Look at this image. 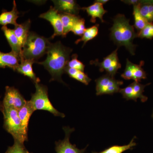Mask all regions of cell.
Returning a JSON list of instances; mask_svg holds the SVG:
<instances>
[{"label":"cell","mask_w":153,"mask_h":153,"mask_svg":"<svg viewBox=\"0 0 153 153\" xmlns=\"http://www.w3.org/2000/svg\"><path fill=\"white\" fill-rule=\"evenodd\" d=\"M71 52L72 49L63 46L60 42L51 43L46 60L38 63L43 65L49 71L52 76L50 81L57 80L63 82L61 76L65 72Z\"/></svg>","instance_id":"1"},{"label":"cell","mask_w":153,"mask_h":153,"mask_svg":"<svg viewBox=\"0 0 153 153\" xmlns=\"http://www.w3.org/2000/svg\"><path fill=\"white\" fill-rule=\"evenodd\" d=\"M113 25L110 29L111 40L118 47L123 46L131 55H135L136 46L133 41L137 37L133 26L130 24V19L123 14H118L113 19Z\"/></svg>","instance_id":"2"},{"label":"cell","mask_w":153,"mask_h":153,"mask_svg":"<svg viewBox=\"0 0 153 153\" xmlns=\"http://www.w3.org/2000/svg\"><path fill=\"white\" fill-rule=\"evenodd\" d=\"M50 44L47 38L30 32L22 48L21 60L28 59L36 61L47 53Z\"/></svg>","instance_id":"3"},{"label":"cell","mask_w":153,"mask_h":153,"mask_svg":"<svg viewBox=\"0 0 153 153\" xmlns=\"http://www.w3.org/2000/svg\"><path fill=\"white\" fill-rule=\"evenodd\" d=\"M36 91L32 94L30 100L35 111L38 110L46 111L55 116L64 118L65 115L59 112L53 106L48 97V88L47 86L39 83H35Z\"/></svg>","instance_id":"4"},{"label":"cell","mask_w":153,"mask_h":153,"mask_svg":"<svg viewBox=\"0 0 153 153\" xmlns=\"http://www.w3.org/2000/svg\"><path fill=\"white\" fill-rule=\"evenodd\" d=\"M1 111L4 115V128L13 136L14 140L25 143L27 140L23 134L18 110L3 107Z\"/></svg>","instance_id":"5"},{"label":"cell","mask_w":153,"mask_h":153,"mask_svg":"<svg viewBox=\"0 0 153 153\" xmlns=\"http://www.w3.org/2000/svg\"><path fill=\"white\" fill-rule=\"evenodd\" d=\"M96 90L97 95L112 94L119 92L120 86L123 84V81L117 80L114 77L106 74L96 79Z\"/></svg>","instance_id":"6"},{"label":"cell","mask_w":153,"mask_h":153,"mask_svg":"<svg viewBox=\"0 0 153 153\" xmlns=\"http://www.w3.org/2000/svg\"><path fill=\"white\" fill-rule=\"evenodd\" d=\"M118 48L111 52L109 55L105 57L102 62H100L97 59L91 60L90 64L98 66L101 72L105 71L107 74L114 77L118 70L121 67L117 55Z\"/></svg>","instance_id":"7"},{"label":"cell","mask_w":153,"mask_h":153,"mask_svg":"<svg viewBox=\"0 0 153 153\" xmlns=\"http://www.w3.org/2000/svg\"><path fill=\"white\" fill-rule=\"evenodd\" d=\"M27 101L17 88L6 86L5 93L2 102L3 107L13 108L19 111L25 105Z\"/></svg>","instance_id":"8"},{"label":"cell","mask_w":153,"mask_h":153,"mask_svg":"<svg viewBox=\"0 0 153 153\" xmlns=\"http://www.w3.org/2000/svg\"><path fill=\"white\" fill-rule=\"evenodd\" d=\"M63 130L65 132V136L62 140L55 142V151L57 153H84L86 150V147L82 149L76 147L75 145L71 144L69 141L70 135L74 131V128L69 127H64Z\"/></svg>","instance_id":"9"},{"label":"cell","mask_w":153,"mask_h":153,"mask_svg":"<svg viewBox=\"0 0 153 153\" xmlns=\"http://www.w3.org/2000/svg\"><path fill=\"white\" fill-rule=\"evenodd\" d=\"M39 17L50 22L54 28V33L52 36V39L56 36H63V26L60 14L55 7H50L49 10L41 14Z\"/></svg>","instance_id":"10"},{"label":"cell","mask_w":153,"mask_h":153,"mask_svg":"<svg viewBox=\"0 0 153 153\" xmlns=\"http://www.w3.org/2000/svg\"><path fill=\"white\" fill-rule=\"evenodd\" d=\"M33 105L30 101H27L26 104L18 111L19 117L21 120L23 134L26 140H28V125L30 117L35 111Z\"/></svg>","instance_id":"11"},{"label":"cell","mask_w":153,"mask_h":153,"mask_svg":"<svg viewBox=\"0 0 153 153\" xmlns=\"http://www.w3.org/2000/svg\"><path fill=\"white\" fill-rule=\"evenodd\" d=\"M55 7L59 13L76 15L80 10L79 5L74 0H57L52 1Z\"/></svg>","instance_id":"12"},{"label":"cell","mask_w":153,"mask_h":153,"mask_svg":"<svg viewBox=\"0 0 153 153\" xmlns=\"http://www.w3.org/2000/svg\"><path fill=\"white\" fill-rule=\"evenodd\" d=\"M35 63L37 62L34 60L22 59L20 61V63L16 67L14 71L27 76L34 82L35 84L39 83L40 79L38 77H36V74L33 70V65Z\"/></svg>","instance_id":"13"},{"label":"cell","mask_w":153,"mask_h":153,"mask_svg":"<svg viewBox=\"0 0 153 153\" xmlns=\"http://www.w3.org/2000/svg\"><path fill=\"white\" fill-rule=\"evenodd\" d=\"M20 61V56L13 51L9 53H4L0 51V68L8 67L15 70Z\"/></svg>","instance_id":"14"},{"label":"cell","mask_w":153,"mask_h":153,"mask_svg":"<svg viewBox=\"0 0 153 153\" xmlns=\"http://www.w3.org/2000/svg\"><path fill=\"white\" fill-rule=\"evenodd\" d=\"M87 13L88 16L91 17V22L95 23L97 18L100 19L102 22H104L103 16L107 11L105 10L103 5L97 2H95L93 4L88 7L81 8Z\"/></svg>","instance_id":"15"},{"label":"cell","mask_w":153,"mask_h":153,"mask_svg":"<svg viewBox=\"0 0 153 153\" xmlns=\"http://www.w3.org/2000/svg\"><path fill=\"white\" fill-rule=\"evenodd\" d=\"M13 7L12 10L3 11L0 15V25L7 26V25L11 24L16 26L18 25L17 20L19 18L20 13L17 10V5L16 1L13 2Z\"/></svg>","instance_id":"16"},{"label":"cell","mask_w":153,"mask_h":153,"mask_svg":"<svg viewBox=\"0 0 153 153\" xmlns=\"http://www.w3.org/2000/svg\"><path fill=\"white\" fill-rule=\"evenodd\" d=\"M1 30L10 46L12 51L19 55L21 57L22 49L19 44V40L14 33L13 30L8 28L7 26H3L2 27Z\"/></svg>","instance_id":"17"},{"label":"cell","mask_w":153,"mask_h":153,"mask_svg":"<svg viewBox=\"0 0 153 153\" xmlns=\"http://www.w3.org/2000/svg\"><path fill=\"white\" fill-rule=\"evenodd\" d=\"M30 25L31 21L28 20L25 23L20 25L18 24L15 26L13 29L14 33L19 40V44L22 49L30 33Z\"/></svg>","instance_id":"18"},{"label":"cell","mask_w":153,"mask_h":153,"mask_svg":"<svg viewBox=\"0 0 153 153\" xmlns=\"http://www.w3.org/2000/svg\"><path fill=\"white\" fill-rule=\"evenodd\" d=\"M60 13L63 26V35L62 36L65 37L68 33L71 32L72 28L80 18L79 16L72 14Z\"/></svg>","instance_id":"19"},{"label":"cell","mask_w":153,"mask_h":153,"mask_svg":"<svg viewBox=\"0 0 153 153\" xmlns=\"http://www.w3.org/2000/svg\"><path fill=\"white\" fill-rule=\"evenodd\" d=\"M65 72H66L71 78L76 79L85 85H88L91 80L84 72L74 68H68L66 66L65 69Z\"/></svg>","instance_id":"20"},{"label":"cell","mask_w":153,"mask_h":153,"mask_svg":"<svg viewBox=\"0 0 153 153\" xmlns=\"http://www.w3.org/2000/svg\"><path fill=\"white\" fill-rule=\"evenodd\" d=\"M99 25L97 24L90 28H87L82 35V37L75 41L76 44H78L80 42H83V47L88 41L92 40L95 38L98 34Z\"/></svg>","instance_id":"21"},{"label":"cell","mask_w":153,"mask_h":153,"mask_svg":"<svg viewBox=\"0 0 153 153\" xmlns=\"http://www.w3.org/2000/svg\"><path fill=\"white\" fill-rule=\"evenodd\" d=\"M135 138V137H134L128 145L122 146L115 145L108 148L100 152H93L92 153H123L126 151L132 149L136 145V143L134 142Z\"/></svg>","instance_id":"22"},{"label":"cell","mask_w":153,"mask_h":153,"mask_svg":"<svg viewBox=\"0 0 153 153\" xmlns=\"http://www.w3.org/2000/svg\"><path fill=\"white\" fill-rule=\"evenodd\" d=\"M144 62L141 61L139 65L131 63L132 73L133 79L136 82H140L142 79L146 78V74L144 70L142 68L143 66Z\"/></svg>","instance_id":"23"},{"label":"cell","mask_w":153,"mask_h":153,"mask_svg":"<svg viewBox=\"0 0 153 153\" xmlns=\"http://www.w3.org/2000/svg\"><path fill=\"white\" fill-rule=\"evenodd\" d=\"M133 14L134 20V27L139 32H140L144 27L149 22L140 13L137 6H133Z\"/></svg>","instance_id":"24"},{"label":"cell","mask_w":153,"mask_h":153,"mask_svg":"<svg viewBox=\"0 0 153 153\" xmlns=\"http://www.w3.org/2000/svg\"><path fill=\"white\" fill-rule=\"evenodd\" d=\"M131 84L133 89L134 94L136 99H137L138 98L140 99L143 102L146 101L147 100V97L144 95L143 93L144 89L145 87L149 84L143 85L140 84L139 82L134 81Z\"/></svg>","instance_id":"25"},{"label":"cell","mask_w":153,"mask_h":153,"mask_svg":"<svg viewBox=\"0 0 153 153\" xmlns=\"http://www.w3.org/2000/svg\"><path fill=\"white\" fill-rule=\"evenodd\" d=\"M5 153H32L28 152L25 148L24 143L14 140V144L9 147Z\"/></svg>","instance_id":"26"},{"label":"cell","mask_w":153,"mask_h":153,"mask_svg":"<svg viewBox=\"0 0 153 153\" xmlns=\"http://www.w3.org/2000/svg\"><path fill=\"white\" fill-rule=\"evenodd\" d=\"M137 37L141 38L152 39L153 38V24L149 23L137 33Z\"/></svg>","instance_id":"27"},{"label":"cell","mask_w":153,"mask_h":153,"mask_svg":"<svg viewBox=\"0 0 153 153\" xmlns=\"http://www.w3.org/2000/svg\"><path fill=\"white\" fill-rule=\"evenodd\" d=\"M77 57L78 55L77 54H73L71 57V60L68 61L66 66L84 72L85 65L77 59Z\"/></svg>","instance_id":"28"},{"label":"cell","mask_w":153,"mask_h":153,"mask_svg":"<svg viewBox=\"0 0 153 153\" xmlns=\"http://www.w3.org/2000/svg\"><path fill=\"white\" fill-rule=\"evenodd\" d=\"M86 30L85 21L83 19L80 18L72 28L71 32L77 36H82Z\"/></svg>","instance_id":"29"},{"label":"cell","mask_w":153,"mask_h":153,"mask_svg":"<svg viewBox=\"0 0 153 153\" xmlns=\"http://www.w3.org/2000/svg\"><path fill=\"white\" fill-rule=\"evenodd\" d=\"M119 92L121 94L124 98L126 99V100H132L135 101H137V100L134 94L133 89L131 84L125 88H120Z\"/></svg>","instance_id":"30"},{"label":"cell","mask_w":153,"mask_h":153,"mask_svg":"<svg viewBox=\"0 0 153 153\" xmlns=\"http://www.w3.org/2000/svg\"><path fill=\"white\" fill-rule=\"evenodd\" d=\"M108 1V0H96V1H94L95 2L100 3V4L102 5L106 4V3H107Z\"/></svg>","instance_id":"31"},{"label":"cell","mask_w":153,"mask_h":153,"mask_svg":"<svg viewBox=\"0 0 153 153\" xmlns=\"http://www.w3.org/2000/svg\"><path fill=\"white\" fill-rule=\"evenodd\" d=\"M3 108V105L2 104V102H1V101H0V111H1L2 109Z\"/></svg>","instance_id":"32"},{"label":"cell","mask_w":153,"mask_h":153,"mask_svg":"<svg viewBox=\"0 0 153 153\" xmlns=\"http://www.w3.org/2000/svg\"></svg>","instance_id":"33"}]
</instances>
